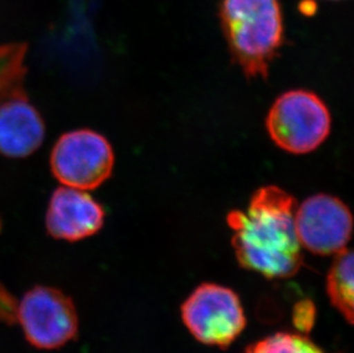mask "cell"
Segmentation results:
<instances>
[{
    "label": "cell",
    "mask_w": 354,
    "mask_h": 353,
    "mask_svg": "<svg viewBox=\"0 0 354 353\" xmlns=\"http://www.w3.org/2000/svg\"><path fill=\"white\" fill-rule=\"evenodd\" d=\"M296 200L277 186L254 192L247 210L227 215L237 262L268 279L294 277L304 265L295 228Z\"/></svg>",
    "instance_id": "obj_1"
},
{
    "label": "cell",
    "mask_w": 354,
    "mask_h": 353,
    "mask_svg": "<svg viewBox=\"0 0 354 353\" xmlns=\"http://www.w3.org/2000/svg\"><path fill=\"white\" fill-rule=\"evenodd\" d=\"M0 227H1V223H0Z\"/></svg>",
    "instance_id": "obj_14"
},
{
    "label": "cell",
    "mask_w": 354,
    "mask_h": 353,
    "mask_svg": "<svg viewBox=\"0 0 354 353\" xmlns=\"http://www.w3.org/2000/svg\"><path fill=\"white\" fill-rule=\"evenodd\" d=\"M244 353H324V351L303 335L277 333L251 344Z\"/></svg>",
    "instance_id": "obj_12"
},
{
    "label": "cell",
    "mask_w": 354,
    "mask_h": 353,
    "mask_svg": "<svg viewBox=\"0 0 354 353\" xmlns=\"http://www.w3.org/2000/svg\"><path fill=\"white\" fill-rule=\"evenodd\" d=\"M353 260L352 250L345 248L336 253L328 272L326 284L331 305L350 325L353 323L354 320Z\"/></svg>",
    "instance_id": "obj_10"
},
{
    "label": "cell",
    "mask_w": 354,
    "mask_h": 353,
    "mask_svg": "<svg viewBox=\"0 0 354 353\" xmlns=\"http://www.w3.org/2000/svg\"><path fill=\"white\" fill-rule=\"evenodd\" d=\"M44 137L43 117L27 97L0 105V154L3 156H29L39 148Z\"/></svg>",
    "instance_id": "obj_9"
},
{
    "label": "cell",
    "mask_w": 354,
    "mask_h": 353,
    "mask_svg": "<svg viewBox=\"0 0 354 353\" xmlns=\"http://www.w3.org/2000/svg\"><path fill=\"white\" fill-rule=\"evenodd\" d=\"M115 156L109 141L92 130L64 134L50 153V169L60 183L94 190L113 174Z\"/></svg>",
    "instance_id": "obj_6"
},
{
    "label": "cell",
    "mask_w": 354,
    "mask_h": 353,
    "mask_svg": "<svg viewBox=\"0 0 354 353\" xmlns=\"http://www.w3.org/2000/svg\"><path fill=\"white\" fill-rule=\"evenodd\" d=\"M106 211L90 194L77 188L60 187L47 208V233L57 240H84L102 228Z\"/></svg>",
    "instance_id": "obj_8"
},
{
    "label": "cell",
    "mask_w": 354,
    "mask_h": 353,
    "mask_svg": "<svg viewBox=\"0 0 354 353\" xmlns=\"http://www.w3.org/2000/svg\"><path fill=\"white\" fill-rule=\"evenodd\" d=\"M181 319L201 343L226 349L247 325L237 293L227 287L203 283L181 305Z\"/></svg>",
    "instance_id": "obj_4"
},
{
    "label": "cell",
    "mask_w": 354,
    "mask_h": 353,
    "mask_svg": "<svg viewBox=\"0 0 354 353\" xmlns=\"http://www.w3.org/2000/svg\"><path fill=\"white\" fill-rule=\"evenodd\" d=\"M221 21L235 64L249 78H266L283 45L279 0H223Z\"/></svg>",
    "instance_id": "obj_2"
},
{
    "label": "cell",
    "mask_w": 354,
    "mask_h": 353,
    "mask_svg": "<svg viewBox=\"0 0 354 353\" xmlns=\"http://www.w3.org/2000/svg\"><path fill=\"white\" fill-rule=\"evenodd\" d=\"M351 211L338 197L317 194L295 211V228L301 248L321 256L346 248L352 234Z\"/></svg>",
    "instance_id": "obj_7"
},
{
    "label": "cell",
    "mask_w": 354,
    "mask_h": 353,
    "mask_svg": "<svg viewBox=\"0 0 354 353\" xmlns=\"http://www.w3.org/2000/svg\"><path fill=\"white\" fill-rule=\"evenodd\" d=\"M17 312L19 302L7 287L0 282V323L8 326L17 323Z\"/></svg>",
    "instance_id": "obj_13"
},
{
    "label": "cell",
    "mask_w": 354,
    "mask_h": 353,
    "mask_svg": "<svg viewBox=\"0 0 354 353\" xmlns=\"http://www.w3.org/2000/svg\"><path fill=\"white\" fill-rule=\"evenodd\" d=\"M331 116L317 94L292 90L277 98L266 118V129L277 146L291 154L317 150L329 136Z\"/></svg>",
    "instance_id": "obj_3"
},
{
    "label": "cell",
    "mask_w": 354,
    "mask_h": 353,
    "mask_svg": "<svg viewBox=\"0 0 354 353\" xmlns=\"http://www.w3.org/2000/svg\"><path fill=\"white\" fill-rule=\"evenodd\" d=\"M17 323L24 337L38 350H57L77 337V310L62 290L35 286L19 302Z\"/></svg>",
    "instance_id": "obj_5"
},
{
    "label": "cell",
    "mask_w": 354,
    "mask_h": 353,
    "mask_svg": "<svg viewBox=\"0 0 354 353\" xmlns=\"http://www.w3.org/2000/svg\"><path fill=\"white\" fill-rule=\"evenodd\" d=\"M28 47L24 43L0 45V105L17 98L27 97L24 80L27 67L24 64Z\"/></svg>",
    "instance_id": "obj_11"
}]
</instances>
